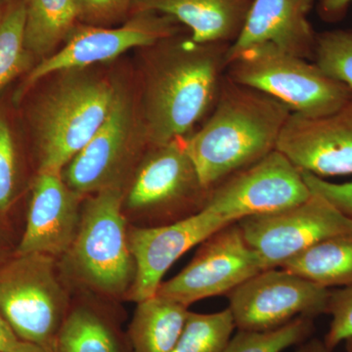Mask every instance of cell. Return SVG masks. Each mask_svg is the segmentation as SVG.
Returning <instances> with one entry per match:
<instances>
[{
    "label": "cell",
    "mask_w": 352,
    "mask_h": 352,
    "mask_svg": "<svg viewBox=\"0 0 352 352\" xmlns=\"http://www.w3.org/2000/svg\"><path fill=\"white\" fill-rule=\"evenodd\" d=\"M352 0H319L317 13L324 22L336 23L346 17Z\"/></svg>",
    "instance_id": "31"
},
{
    "label": "cell",
    "mask_w": 352,
    "mask_h": 352,
    "mask_svg": "<svg viewBox=\"0 0 352 352\" xmlns=\"http://www.w3.org/2000/svg\"><path fill=\"white\" fill-rule=\"evenodd\" d=\"M207 122L186 136L201 185L220 182L274 151L291 111L270 95L224 75Z\"/></svg>",
    "instance_id": "2"
},
{
    "label": "cell",
    "mask_w": 352,
    "mask_h": 352,
    "mask_svg": "<svg viewBox=\"0 0 352 352\" xmlns=\"http://www.w3.org/2000/svg\"><path fill=\"white\" fill-rule=\"evenodd\" d=\"M331 289L283 270L261 271L227 295L237 330L265 332L327 314Z\"/></svg>",
    "instance_id": "11"
},
{
    "label": "cell",
    "mask_w": 352,
    "mask_h": 352,
    "mask_svg": "<svg viewBox=\"0 0 352 352\" xmlns=\"http://www.w3.org/2000/svg\"><path fill=\"white\" fill-rule=\"evenodd\" d=\"M310 196L302 171L275 149L220 182L210 191L204 208L226 221L238 222L283 212Z\"/></svg>",
    "instance_id": "8"
},
{
    "label": "cell",
    "mask_w": 352,
    "mask_h": 352,
    "mask_svg": "<svg viewBox=\"0 0 352 352\" xmlns=\"http://www.w3.org/2000/svg\"><path fill=\"white\" fill-rule=\"evenodd\" d=\"M24 0H7L0 13V92L29 68L32 55L25 44Z\"/></svg>",
    "instance_id": "23"
},
{
    "label": "cell",
    "mask_w": 352,
    "mask_h": 352,
    "mask_svg": "<svg viewBox=\"0 0 352 352\" xmlns=\"http://www.w3.org/2000/svg\"><path fill=\"white\" fill-rule=\"evenodd\" d=\"M327 314L332 316L324 342L333 351L339 344L352 338V285L331 289Z\"/></svg>",
    "instance_id": "28"
},
{
    "label": "cell",
    "mask_w": 352,
    "mask_h": 352,
    "mask_svg": "<svg viewBox=\"0 0 352 352\" xmlns=\"http://www.w3.org/2000/svg\"><path fill=\"white\" fill-rule=\"evenodd\" d=\"M227 76L270 95L292 113L316 118L339 110L352 99V89L331 78L314 61L270 43L241 51L227 64Z\"/></svg>",
    "instance_id": "3"
},
{
    "label": "cell",
    "mask_w": 352,
    "mask_h": 352,
    "mask_svg": "<svg viewBox=\"0 0 352 352\" xmlns=\"http://www.w3.org/2000/svg\"><path fill=\"white\" fill-rule=\"evenodd\" d=\"M314 332V319L298 317L275 330H238L221 352H282L310 339Z\"/></svg>",
    "instance_id": "25"
},
{
    "label": "cell",
    "mask_w": 352,
    "mask_h": 352,
    "mask_svg": "<svg viewBox=\"0 0 352 352\" xmlns=\"http://www.w3.org/2000/svg\"><path fill=\"white\" fill-rule=\"evenodd\" d=\"M276 149L300 170L319 177L352 175V99L322 117L291 113Z\"/></svg>",
    "instance_id": "14"
},
{
    "label": "cell",
    "mask_w": 352,
    "mask_h": 352,
    "mask_svg": "<svg viewBox=\"0 0 352 352\" xmlns=\"http://www.w3.org/2000/svg\"><path fill=\"white\" fill-rule=\"evenodd\" d=\"M308 281L330 289L352 285V234L312 245L281 266Z\"/></svg>",
    "instance_id": "21"
},
{
    "label": "cell",
    "mask_w": 352,
    "mask_h": 352,
    "mask_svg": "<svg viewBox=\"0 0 352 352\" xmlns=\"http://www.w3.org/2000/svg\"><path fill=\"white\" fill-rule=\"evenodd\" d=\"M238 224L264 270L281 267L322 241L352 234V219L315 193L296 207L245 217Z\"/></svg>",
    "instance_id": "9"
},
{
    "label": "cell",
    "mask_w": 352,
    "mask_h": 352,
    "mask_svg": "<svg viewBox=\"0 0 352 352\" xmlns=\"http://www.w3.org/2000/svg\"><path fill=\"white\" fill-rule=\"evenodd\" d=\"M344 342H346V351L352 352V338H351V339L346 340Z\"/></svg>",
    "instance_id": "35"
},
{
    "label": "cell",
    "mask_w": 352,
    "mask_h": 352,
    "mask_svg": "<svg viewBox=\"0 0 352 352\" xmlns=\"http://www.w3.org/2000/svg\"><path fill=\"white\" fill-rule=\"evenodd\" d=\"M188 308L155 295L138 302L127 337L132 352H173Z\"/></svg>",
    "instance_id": "20"
},
{
    "label": "cell",
    "mask_w": 352,
    "mask_h": 352,
    "mask_svg": "<svg viewBox=\"0 0 352 352\" xmlns=\"http://www.w3.org/2000/svg\"><path fill=\"white\" fill-rule=\"evenodd\" d=\"M25 44L32 56L46 57L78 24L76 0H24Z\"/></svg>",
    "instance_id": "22"
},
{
    "label": "cell",
    "mask_w": 352,
    "mask_h": 352,
    "mask_svg": "<svg viewBox=\"0 0 352 352\" xmlns=\"http://www.w3.org/2000/svg\"><path fill=\"white\" fill-rule=\"evenodd\" d=\"M302 175L311 193L323 197L342 214L352 219V182L333 183L307 171H302Z\"/></svg>",
    "instance_id": "30"
},
{
    "label": "cell",
    "mask_w": 352,
    "mask_h": 352,
    "mask_svg": "<svg viewBox=\"0 0 352 352\" xmlns=\"http://www.w3.org/2000/svg\"><path fill=\"white\" fill-rule=\"evenodd\" d=\"M131 103L116 92L102 126L66 166L65 182L78 193H97L117 184L116 179L129 156L134 129Z\"/></svg>",
    "instance_id": "16"
},
{
    "label": "cell",
    "mask_w": 352,
    "mask_h": 352,
    "mask_svg": "<svg viewBox=\"0 0 352 352\" xmlns=\"http://www.w3.org/2000/svg\"><path fill=\"white\" fill-rule=\"evenodd\" d=\"M231 223L203 208L173 223L129 229V245L135 263L131 300L139 302L156 295L164 274L176 261Z\"/></svg>",
    "instance_id": "13"
},
{
    "label": "cell",
    "mask_w": 352,
    "mask_h": 352,
    "mask_svg": "<svg viewBox=\"0 0 352 352\" xmlns=\"http://www.w3.org/2000/svg\"><path fill=\"white\" fill-rule=\"evenodd\" d=\"M134 177L127 208L159 219L161 226L205 208L210 190L201 185L186 147V136L152 145Z\"/></svg>",
    "instance_id": "7"
},
{
    "label": "cell",
    "mask_w": 352,
    "mask_h": 352,
    "mask_svg": "<svg viewBox=\"0 0 352 352\" xmlns=\"http://www.w3.org/2000/svg\"><path fill=\"white\" fill-rule=\"evenodd\" d=\"M78 22L109 27L132 13L134 0H76Z\"/></svg>",
    "instance_id": "29"
},
{
    "label": "cell",
    "mask_w": 352,
    "mask_h": 352,
    "mask_svg": "<svg viewBox=\"0 0 352 352\" xmlns=\"http://www.w3.org/2000/svg\"><path fill=\"white\" fill-rule=\"evenodd\" d=\"M116 92L103 80L74 78L44 98L36 116L38 171L62 173L107 118Z\"/></svg>",
    "instance_id": "5"
},
{
    "label": "cell",
    "mask_w": 352,
    "mask_h": 352,
    "mask_svg": "<svg viewBox=\"0 0 352 352\" xmlns=\"http://www.w3.org/2000/svg\"><path fill=\"white\" fill-rule=\"evenodd\" d=\"M263 270L239 224L233 222L204 241L191 263L163 282L156 295L188 308L205 298L228 295Z\"/></svg>",
    "instance_id": "12"
},
{
    "label": "cell",
    "mask_w": 352,
    "mask_h": 352,
    "mask_svg": "<svg viewBox=\"0 0 352 352\" xmlns=\"http://www.w3.org/2000/svg\"><path fill=\"white\" fill-rule=\"evenodd\" d=\"M94 194L82 208L78 233L66 252L69 270L97 293L122 295L135 276L124 195L117 184Z\"/></svg>",
    "instance_id": "4"
},
{
    "label": "cell",
    "mask_w": 352,
    "mask_h": 352,
    "mask_svg": "<svg viewBox=\"0 0 352 352\" xmlns=\"http://www.w3.org/2000/svg\"><path fill=\"white\" fill-rule=\"evenodd\" d=\"M69 310L52 256L15 254L0 266V314L19 340L54 351Z\"/></svg>",
    "instance_id": "6"
},
{
    "label": "cell",
    "mask_w": 352,
    "mask_h": 352,
    "mask_svg": "<svg viewBox=\"0 0 352 352\" xmlns=\"http://www.w3.org/2000/svg\"><path fill=\"white\" fill-rule=\"evenodd\" d=\"M17 154L8 122L0 116V214L12 205L17 189Z\"/></svg>",
    "instance_id": "27"
},
{
    "label": "cell",
    "mask_w": 352,
    "mask_h": 352,
    "mask_svg": "<svg viewBox=\"0 0 352 352\" xmlns=\"http://www.w3.org/2000/svg\"><path fill=\"white\" fill-rule=\"evenodd\" d=\"M182 29L185 28L170 16L152 11L133 13L117 28L78 24L61 50L43 58L32 69L18 96H22L44 76L111 61L131 48L150 47L182 32Z\"/></svg>",
    "instance_id": "10"
},
{
    "label": "cell",
    "mask_w": 352,
    "mask_h": 352,
    "mask_svg": "<svg viewBox=\"0 0 352 352\" xmlns=\"http://www.w3.org/2000/svg\"><path fill=\"white\" fill-rule=\"evenodd\" d=\"M314 62L324 73L352 89V30L317 34Z\"/></svg>",
    "instance_id": "26"
},
{
    "label": "cell",
    "mask_w": 352,
    "mask_h": 352,
    "mask_svg": "<svg viewBox=\"0 0 352 352\" xmlns=\"http://www.w3.org/2000/svg\"><path fill=\"white\" fill-rule=\"evenodd\" d=\"M6 352H54L45 347L38 346V344H32V342H23L21 340L14 349Z\"/></svg>",
    "instance_id": "34"
},
{
    "label": "cell",
    "mask_w": 352,
    "mask_h": 352,
    "mask_svg": "<svg viewBox=\"0 0 352 352\" xmlns=\"http://www.w3.org/2000/svg\"><path fill=\"white\" fill-rule=\"evenodd\" d=\"M148 74L143 129L148 143L161 145L189 135L214 108L230 44L199 43L182 32L155 44Z\"/></svg>",
    "instance_id": "1"
},
{
    "label": "cell",
    "mask_w": 352,
    "mask_h": 352,
    "mask_svg": "<svg viewBox=\"0 0 352 352\" xmlns=\"http://www.w3.org/2000/svg\"><path fill=\"white\" fill-rule=\"evenodd\" d=\"M80 198L62 173L38 171L27 224L15 254H41L52 258L66 254L80 226Z\"/></svg>",
    "instance_id": "15"
},
{
    "label": "cell",
    "mask_w": 352,
    "mask_h": 352,
    "mask_svg": "<svg viewBox=\"0 0 352 352\" xmlns=\"http://www.w3.org/2000/svg\"><path fill=\"white\" fill-rule=\"evenodd\" d=\"M21 342L4 317L0 314V352L14 349Z\"/></svg>",
    "instance_id": "32"
},
{
    "label": "cell",
    "mask_w": 352,
    "mask_h": 352,
    "mask_svg": "<svg viewBox=\"0 0 352 352\" xmlns=\"http://www.w3.org/2000/svg\"><path fill=\"white\" fill-rule=\"evenodd\" d=\"M235 329L229 308L208 314L189 311L173 352H221Z\"/></svg>",
    "instance_id": "24"
},
{
    "label": "cell",
    "mask_w": 352,
    "mask_h": 352,
    "mask_svg": "<svg viewBox=\"0 0 352 352\" xmlns=\"http://www.w3.org/2000/svg\"><path fill=\"white\" fill-rule=\"evenodd\" d=\"M314 0H252L239 36L229 46L226 66L241 51L270 43L314 61L317 32L308 19Z\"/></svg>",
    "instance_id": "17"
},
{
    "label": "cell",
    "mask_w": 352,
    "mask_h": 352,
    "mask_svg": "<svg viewBox=\"0 0 352 352\" xmlns=\"http://www.w3.org/2000/svg\"><path fill=\"white\" fill-rule=\"evenodd\" d=\"M7 0H0V13H1L2 9L6 6Z\"/></svg>",
    "instance_id": "36"
},
{
    "label": "cell",
    "mask_w": 352,
    "mask_h": 352,
    "mask_svg": "<svg viewBox=\"0 0 352 352\" xmlns=\"http://www.w3.org/2000/svg\"><path fill=\"white\" fill-rule=\"evenodd\" d=\"M252 0H134L132 14L170 16L199 43L231 44L239 36Z\"/></svg>",
    "instance_id": "18"
},
{
    "label": "cell",
    "mask_w": 352,
    "mask_h": 352,
    "mask_svg": "<svg viewBox=\"0 0 352 352\" xmlns=\"http://www.w3.org/2000/svg\"><path fill=\"white\" fill-rule=\"evenodd\" d=\"M295 352H333V351L328 349L323 340L311 337L298 344Z\"/></svg>",
    "instance_id": "33"
},
{
    "label": "cell",
    "mask_w": 352,
    "mask_h": 352,
    "mask_svg": "<svg viewBox=\"0 0 352 352\" xmlns=\"http://www.w3.org/2000/svg\"><path fill=\"white\" fill-rule=\"evenodd\" d=\"M54 352H132L119 321L92 305L69 308L55 342Z\"/></svg>",
    "instance_id": "19"
}]
</instances>
